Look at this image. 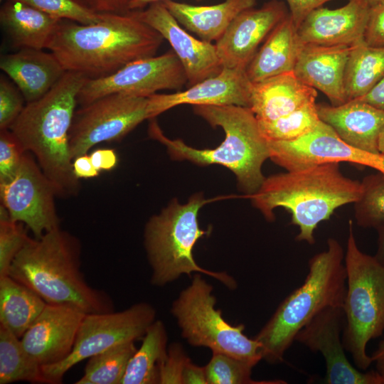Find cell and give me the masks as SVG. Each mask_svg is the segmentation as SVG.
Listing matches in <instances>:
<instances>
[{
  "instance_id": "6da1fadb",
  "label": "cell",
  "mask_w": 384,
  "mask_h": 384,
  "mask_svg": "<svg viewBox=\"0 0 384 384\" xmlns=\"http://www.w3.org/2000/svg\"><path fill=\"white\" fill-rule=\"evenodd\" d=\"M164 38L127 14H104L98 22L81 24L61 19L47 48L66 71L87 79L113 74L133 61L156 55Z\"/></svg>"
},
{
  "instance_id": "7a4b0ae2",
  "label": "cell",
  "mask_w": 384,
  "mask_h": 384,
  "mask_svg": "<svg viewBox=\"0 0 384 384\" xmlns=\"http://www.w3.org/2000/svg\"><path fill=\"white\" fill-rule=\"evenodd\" d=\"M80 252L78 239L58 227L40 238L29 237L8 275L47 304L70 306L86 314L114 311L110 297L86 282L80 270Z\"/></svg>"
},
{
  "instance_id": "3957f363",
  "label": "cell",
  "mask_w": 384,
  "mask_h": 384,
  "mask_svg": "<svg viewBox=\"0 0 384 384\" xmlns=\"http://www.w3.org/2000/svg\"><path fill=\"white\" fill-rule=\"evenodd\" d=\"M87 78L66 71L41 98L26 103L10 127L53 184L58 197L77 196L80 179L73 171L69 134L78 94Z\"/></svg>"
},
{
  "instance_id": "277c9868",
  "label": "cell",
  "mask_w": 384,
  "mask_h": 384,
  "mask_svg": "<svg viewBox=\"0 0 384 384\" xmlns=\"http://www.w3.org/2000/svg\"><path fill=\"white\" fill-rule=\"evenodd\" d=\"M338 164L325 163L272 175L248 197L268 221L274 220L276 208L287 210L291 223L299 228L296 240L313 245L317 225L329 220L338 208L354 203L362 193L361 182L343 176Z\"/></svg>"
},
{
  "instance_id": "5b68a950",
  "label": "cell",
  "mask_w": 384,
  "mask_h": 384,
  "mask_svg": "<svg viewBox=\"0 0 384 384\" xmlns=\"http://www.w3.org/2000/svg\"><path fill=\"white\" fill-rule=\"evenodd\" d=\"M194 112L213 127L225 133L223 142L214 149H196L181 139L165 136L154 118L148 132L151 138L166 146L170 156L198 165L220 164L233 172L238 186L248 196L256 193L266 177L262 172L270 159V141L262 133L250 108L236 105H195Z\"/></svg>"
},
{
  "instance_id": "8992f818",
  "label": "cell",
  "mask_w": 384,
  "mask_h": 384,
  "mask_svg": "<svg viewBox=\"0 0 384 384\" xmlns=\"http://www.w3.org/2000/svg\"><path fill=\"white\" fill-rule=\"evenodd\" d=\"M346 289L344 252L330 238L327 249L309 261L304 283L278 306L254 337L261 345L262 359L271 364L283 361L298 332L315 316L330 306H343Z\"/></svg>"
},
{
  "instance_id": "52a82bcc",
  "label": "cell",
  "mask_w": 384,
  "mask_h": 384,
  "mask_svg": "<svg viewBox=\"0 0 384 384\" xmlns=\"http://www.w3.org/2000/svg\"><path fill=\"white\" fill-rule=\"evenodd\" d=\"M206 203L201 193L193 195L185 204L174 200L146 224L144 243L152 285L163 287L195 272L210 276L230 289L237 287L235 279L227 272L204 269L193 257L196 243L209 233L200 228L198 220L199 210Z\"/></svg>"
},
{
  "instance_id": "ba28073f",
  "label": "cell",
  "mask_w": 384,
  "mask_h": 384,
  "mask_svg": "<svg viewBox=\"0 0 384 384\" xmlns=\"http://www.w3.org/2000/svg\"><path fill=\"white\" fill-rule=\"evenodd\" d=\"M344 265L346 289L342 340L356 366L366 370L373 363L366 352L367 345L384 331V265L375 256L361 251L351 220Z\"/></svg>"
},
{
  "instance_id": "9c48e42d",
  "label": "cell",
  "mask_w": 384,
  "mask_h": 384,
  "mask_svg": "<svg viewBox=\"0 0 384 384\" xmlns=\"http://www.w3.org/2000/svg\"><path fill=\"white\" fill-rule=\"evenodd\" d=\"M201 273H195L190 284L172 302L171 313L181 335L194 347L208 348L256 366L262 359L261 345L244 333L242 324L232 325L215 309L213 286Z\"/></svg>"
},
{
  "instance_id": "30bf717a",
  "label": "cell",
  "mask_w": 384,
  "mask_h": 384,
  "mask_svg": "<svg viewBox=\"0 0 384 384\" xmlns=\"http://www.w3.org/2000/svg\"><path fill=\"white\" fill-rule=\"evenodd\" d=\"M156 315L155 309L146 302L117 312L85 314L70 353L58 363L41 366L45 383H60L64 375L80 361L116 345L143 338Z\"/></svg>"
},
{
  "instance_id": "8fae6325",
  "label": "cell",
  "mask_w": 384,
  "mask_h": 384,
  "mask_svg": "<svg viewBox=\"0 0 384 384\" xmlns=\"http://www.w3.org/2000/svg\"><path fill=\"white\" fill-rule=\"evenodd\" d=\"M148 97L112 93L75 111L69 134L73 161L102 142L121 139L149 119Z\"/></svg>"
},
{
  "instance_id": "7c38bea8",
  "label": "cell",
  "mask_w": 384,
  "mask_h": 384,
  "mask_svg": "<svg viewBox=\"0 0 384 384\" xmlns=\"http://www.w3.org/2000/svg\"><path fill=\"white\" fill-rule=\"evenodd\" d=\"M188 84L185 70L173 50L139 59L113 74L87 79L78 96L80 106L112 93L149 97L163 90H180Z\"/></svg>"
},
{
  "instance_id": "4fadbf2b",
  "label": "cell",
  "mask_w": 384,
  "mask_h": 384,
  "mask_svg": "<svg viewBox=\"0 0 384 384\" xmlns=\"http://www.w3.org/2000/svg\"><path fill=\"white\" fill-rule=\"evenodd\" d=\"M0 196L10 218L23 223L34 238L60 227L55 188L31 153L24 154L15 176L0 186Z\"/></svg>"
},
{
  "instance_id": "5bb4252c",
  "label": "cell",
  "mask_w": 384,
  "mask_h": 384,
  "mask_svg": "<svg viewBox=\"0 0 384 384\" xmlns=\"http://www.w3.org/2000/svg\"><path fill=\"white\" fill-rule=\"evenodd\" d=\"M270 159L287 171L346 161L384 174V154L370 153L347 144L321 120L311 132L297 139L270 141Z\"/></svg>"
},
{
  "instance_id": "9a60e30c",
  "label": "cell",
  "mask_w": 384,
  "mask_h": 384,
  "mask_svg": "<svg viewBox=\"0 0 384 384\" xmlns=\"http://www.w3.org/2000/svg\"><path fill=\"white\" fill-rule=\"evenodd\" d=\"M344 323L342 306L328 307L298 332L294 341L323 356L326 368L325 383L382 384L376 370L363 373L348 361L341 336Z\"/></svg>"
},
{
  "instance_id": "2e32d148",
  "label": "cell",
  "mask_w": 384,
  "mask_h": 384,
  "mask_svg": "<svg viewBox=\"0 0 384 384\" xmlns=\"http://www.w3.org/2000/svg\"><path fill=\"white\" fill-rule=\"evenodd\" d=\"M130 12L158 31L170 43L185 70L188 87L215 76L223 70L215 44L190 35L162 1L152 3L146 9Z\"/></svg>"
},
{
  "instance_id": "e0dca14e",
  "label": "cell",
  "mask_w": 384,
  "mask_h": 384,
  "mask_svg": "<svg viewBox=\"0 0 384 384\" xmlns=\"http://www.w3.org/2000/svg\"><path fill=\"white\" fill-rule=\"evenodd\" d=\"M288 14L285 4L278 0L240 12L215 43L223 66L246 70L259 45Z\"/></svg>"
},
{
  "instance_id": "ac0fdd59",
  "label": "cell",
  "mask_w": 384,
  "mask_h": 384,
  "mask_svg": "<svg viewBox=\"0 0 384 384\" xmlns=\"http://www.w3.org/2000/svg\"><path fill=\"white\" fill-rule=\"evenodd\" d=\"M85 314L70 306L46 304L21 338L24 349L41 366L61 361L70 353Z\"/></svg>"
},
{
  "instance_id": "d6986e66",
  "label": "cell",
  "mask_w": 384,
  "mask_h": 384,
  "mask_svg": "<svg viewBox=\"0 0 384 384\" xmlns=\"http://www.w3.org/2000/svg\"><path fill=\"white\" fill-rule=\"evenodd\" d=\"M252 82L246 70L223 67L220 73L195 84L184 91L149 96V119L181 105L250 106Z\"/></svg>"
},
{
  "instance_id": "ffe728a7",
  "label": "cell",
  "mask_w": 384,
  "mask_h": 384,
  "mask_svg": "<svg viewBox=\"0 0 384 384\" xmlns=\"http://www.w3.org/2000/svg\"><path fill=\"white\" fill-rule=\"evenodd\" d=\"M369 10L366 0H348L334 9L319 7L298 27L299 38L303 44L351 46L364 40Z\"/></svg>"
},
{
  "instance_id": "44dd1931",
  "label": "cell",
  "mask_w": 384,
  "mask_h": 384,
  "mask_svg": "<svg viewBox=\"0 0 384 384\" xmlns=\"http://www.w3.org/2000/svg\"><path fill=\"white\" fill-rule=\"evenodd\" d=\"M350 48L348 46L304 44L294 73L302 82L324 93L332 105L343 104L347 102L344 75Z\"/></svg>"
},
{
  "instance_id": "7402d4cb",
  "label": "cell",
  "mask_w": 384,
  "mask_h": 384,
  "mask_svg": "<svg viewBox=\"0 0 384 384\" xmlns=\"http://www.w3.org/2000/svg\"><path fill=\"white\" fill-rule=\"evenodd\" d=\"M319 119L347 144L380 154L378 140L384 127V111L358 99L340 105L316 104Z\"/></svg>"
},
{
  "instance_id": "603a6c76",
  "label": "cell",
  "mask_w": 384,
  "mask_h": 384,
  "mask_svg": "<svg viewBox=\"0 0 384 384\" xmlns=\"http://www.w3.org/2000/svg\"><path fill=\"white\" fill-rule=\"evenodd\" d=\"M0 68L18 87L26 103L44 96L66 73L51 52L33 48L1 55Z\"/></svg>"
},
{
  "instance_id": "cb8c5ba5",
  "label": "cell",
  "mask_w": 384,
  "mask_h": 384,
  "mask_svg": "<svg viewBox=\"0 0 384 384\" xmlns=\"http://www.w3.org/2000/svg\"><path fill=\"white\" fill-rule=\"evenodd\" d=\"M316 95L292 71L252 82L250 108L258 122H271L315 102Z\"/></svg>"
},
{
  "instance_id": "d4e9b609",
  "label": "cell",
  "mask_w": 384,
  "mask_h": 384,
  "mask_svg": "<svg viewBox=\"0 0 384 384\" xmlns=\"http://www.w3.org/2000/svg\"><path fill=\"white\" fill-rule=\"evenodd\" d=\"M301 42L289 14L272 31L246 68L251 82L294 71Z\"/></svg>"
},
{
  "instance_id": "484cf974",
  "label": "cell",
  "mask_w": 384,
  "mask_h": 384,
  "mask_svg": "<svg viewBox=\"0 0 384 384\" xmlns=\"http://www.w3.org/2000/svg\"><path fill=\"white\" fill-rule=\"evenodd\" d=\"M162 2L181 25L201 40L210 43L219 40L240 12L256 4V0H224L210 6H195L173 0Z\"/></svg>"
},
{
  "instance_id": "4316f807",
  "label": "cell",
  "mask_w": 384,
  "mask_h": 384,
  "mask_svg": "<svg viewBox=\"0 0 384 384\" xmlns=\"http://www.w3.org/2000/svg\"><path fill=\"white\" fill-rule=\"evenodd\" d=\"M61 19L27 4L7 0L0 9V22L15 48L42 50Z\"/></svg>"
},
{
  "instance_id": "83f0119b",
  "label": "cell",
  "mask_w": 384,
  "mask_h": 384,
  "mask_svg": "<svg viewBox=\"0 0 384 384\" xmlns=\"http://www.w3.org/2000/svg\"><path fill=\"white\" fill-rule=\"evenodd\" d=\"M46 302L10 276L0 277V326L21 338L38 318Z\"/></svg>"
},
{
  "instance_id": "f1b7e54d",
  "label": "cell",
  "mask_w": 384,
  "mask_h": 384,
  "mask_svg": "<svg viewBox=\"0 0 384 384\" xmlns=\"http://www.w3.org/2000/svg\"><path fill=\"white\" fill-rule=\"evenodd\" d=\"M383 78L384 46H371L364 40L351 46L344 75L347 101L364 96Z\"/></svg>"
},
{
  "instance_id": "f546056e",
  "label": "cell",
  "mask_w": 384,
  "mask_h": 384,
  "mask_svg": "<svg viewBox=\"0 0 384 384\" xmlns=\"http://www.w3.org/2000/svg\"><path fill=\"white\" fill-rule=\"evenodd\" d=\"M167 343L165 325L156 319L130 359L121 384H159V366L167 355Z\"/></svg>"
},
{
  "instance_id": "4dcf8cb0",
  "label": "cell",
  "mask_w": 384,
  "mask_h": 384,
  "mask_svg": "<svg viewBox=\"0 0 384 384\" xmlns=\"http://www.w3.org/2000/svg\"><path fill=\"white\" fill-rule=\"evenodd\" d=\"M45 380L41 366L24 349L21 338L0 326V384Z\"/></svg>"
},
{
  "instance_id": "1f68e13d",
  "label": "cell",
  "mask_w": 384,
  "mask_h": 384,
  "mask_svg": "<svg viewBox=\"0 0 384 384\" xmlns=\"http://www.w3.org/2000/svg\"><path fill=\"white\" fill-rule=\"evenodd\" d=\"M135 341L116 345L88 358L76 384H121L127 365L137 351Z\"/></svg>"
},
{
  "instance_id": "d6a6232c",
  "label": "cell",
  "mask_w": 384,
  "mask_h": 384,
  "mask_svg": "<svg viewBox=\"0 0 384 384\" xmlns=\"http://www.w3.org/2000/svg\"><path fill=\"white\" fill-rule=\"evenodd\" d=\"M320 121L316 104L311 102L275 120L258 123L269 141H292L311 132Z\"/></svg>"
},
{
  "instance_id": "836d02e7",
  "label": "cell",
  "mask_w": 384,
  "mask_h": 384,
  "mask_svg": "<svg viewBox=\"0 0 384 384\" xmlns=\"http://www.w3.org/2000/svg\"><path fill=\"white\" fill-rule=\"evenodd\" d=\"M255 366L230 355L212 352L205 366L208 384H283L282 380L256 381L252 379Z\"/></svg>"
},
{
  "instance_id": "e575fe53",
  "label": "cell",
  "mask_w": 384,
  "mask_h": 384,
  "mask_svg": "<svg viewBox=\"0 0 384 384\" xmlns=\"http://www.w3.org/2000/svg\"><path fill=\"white\" fill-rule=\"evenodd\" d=\"M361 185V195L354 203L355 218L361 227L377 229L384 224V174L368 175Z\"/></svg>"
},
{
  "instance_id": "d590c367",
  "label": "cell",
  "mask_w": 384,
  "mask_h": 384,
  "mask_svg": "<svg viewBox=\"0 0 384 384\" xmlns=\"http://www.w3.org/2000/svg\"><path fill=\"white\" fill-rule=\"evenodd\" d=\"M27 227L13 221L6 208L0 206V277L7 276L11 265L29 238Z\"/></svg>"
},
{
  "instance_id": "8d00e7d4",
  "label": "cell",
  "mask_w": 384,
  "mask_h": 384,
  "mask_svg": "<svg viewBox=\"0 0 384 384\" xmlns=\"http://www.w3.org/2000/svg\"><path fill=\"white\" fill-rule=\"evenodd\" d=\"M32 6L58 19L73 21L81 24L100 21L104 14H97L82 7L74 0H15Z\"/></svg>"
},
{
  "instance_id": "74e56055",
  "label": "cell",
  "mask_w": 384,
  "mask_h": 384,
  "mask_svg": "<svg viewBox=\"0 0 384 384\" xmlns=\"http://www.w3.org/2000/svg\"><path fill=\"white\" fill-rule=\"evenodd\" d=\"M26 152L10 129L0 130V186L15 176Z\"/></svg>"
},
{
  "instance_id": "f35d334b",
  "label": "cell",
  "mask_w": 384,
  "mask_h": 384,
  "mask_svg": "<svg viewBox=\"0 0 384 384\" xmlns=\"http://www.w3.org/2000/svg\"><path fill=\"white\" fill-rule=\"evenodd\" d=\"M25 99L20 90L4 76L0 78V130L9 129L23 109Z\"/></svg>"
},
{
  "instance_id": "ab89813d",
  "label": "cell",
  "mask_w": 384,
  "mask_h": 384,
  "mask_svg": "<svg viewBox=\"0 0 384 384\" xmlns=\"http://www.w3.org/2000/svg\"><path fill=\"white\" fill-rule=\"evenodd\" d=\"M189 358L180 344L170 346L166 358L159 366V384H181L183 370Z\"/></svg>"
},
{
  "instance_id": "60d3db41",
  "label": "cell",
  "mask_w": 384,
  "mask_h": 384,
  "mask_svg": "<svg viewBox=\"0 0 384 384\" xmlns=\"http://www.w3.org/2000/svg\"><path fill=\"white\" fill-rule=\"evenodd\" d=\"M364 41L371 46H384V3L370 7Z\"/></svg>"
},
{
  "instance_id": "b9f144b4",
  "label": "cell",
  "mask_w": 384,
  "mask_h": 384,
  "mask_svg": "<svg viewBox=\"0 0 384 384\" xmlns=\"http://www.w3.org/2000/svg\"><path fill=\"white\" fill-rule=\"evenodd\" d=\"M86 9L97 14H127L132 0H74Z\"/></svg>"
},
{
  "instance_id": "7bdbcfd3",
  "label": "cell",
  "mask_w": 384,
  "mask_h": 384,
  "mask_svg": "<svg viewBox=\"0 0 384 384\" xmlns=\"http://www.w3.org/2000/svg\"><path fill=\"white\" fill-rule=\"evenodd\" d=\"M289 8V15L298 28L304 18L314 9L331 0H286Z\"/></svg>"
},
{
  "instance_id": "ee69618b",
  "label": "cell",
  "mask_w": 384,
  "mask_h": 384,
  "mask_svg": "<svg viewBox=\"0 0 384 384\" xmlns=\"http://www.w3.org/2000/svg\"><path fill=\"white\" fill-rule=\"evenodd\" d=\"M89 155L93 166L100 173L113 169L118 162L117 154L112 149H97Z\"/></svg>"
},
{
  "instance_id": "f6af8a7d",
  "label": "cell",
  "mask_w": 384,
  "mask_h": 384,
  "mask_svg": "<svg viewBox=\"0 0 384 384\" xmlns=\"http://www.w3.org/2000/svg\"><path fill=\"white\" fill-rule=\"evenodd\" d=\"M181 384H208L205 366H198L189 358L183 370Z\"/></svg>"
},
{
  "instance_id": "bcb514c9",
  "label": "cell",
  "mask_w": 384,
  "mask_h": 384,
  "mask_svg": "<svg viewBox=\"0 0 384 384\" xmlns=\"http://www.w3.org/2000/svg\"><path fill=\"white\" fill-rule=\"evenodd\" d=\"M73 167L75 176L79 179L94 178L100 174L93 166L88 153L76 157L73 161Z\"/></svg>"
},
{
  "instance_id": "7dc6e473",
  "label": "cell",
  "mask_w": 384,
  "mask_h": 384,
  "mask_svg": "<svg viewBox=\"0 0 384 384\" xmlns=\"http://www.w3.org/2000/svg\"><path fill=\"white\" fill-rule=\"evenodd\" d=\"M358 100L384 111V78L370 91Z\"/></svg>"
},
{
  "instance_id": "c3c4849f",
  "label": "cell",
  "mask_w": 384,
  "mask_h": 384,
  "mask_svg": "<svg viewBox=\"0 0 384 384\" xmlns=\"http://www.w3.org/2000/svg\"><path fill=\"white\" fill-rule=\"evenodd\" d=\"M378 233V250L375 255L377 260L384 265V224L377 229Z\"/></svg>"
},
{
  "instance_id": "681fc988",
  "label": "cell",
  "mask_w": 384,
  "mask_h": 384,
  "mask_svg": "<svg viewBox=\"0 0 384 384\" xmlns=\"http://www.w3.org/2000/svg\"><path fill=\"white\" fill-rule=\"evenodd\" d=\"M164 0H132L129 5V11L140 10L149 4Z\"/></svg>"
},
{
  "instance_id": "f907efd6",
  "label": "cell",
  "mask_w": 384,
  "mask_h": 384,
  "mask_svg": "<svg viewBox=\"0 0 384 384\" xmlns=\"http://www.w3.org/2000/svg\"><path fill=\"white\" fill-rule=\"evenodd\" d=\"M371 360L373 362H375L377 360L384 358V339L381 340L376 350L370 356Z\"/></svg>"
},
{
  "instance_id": "816d5d0a",
  "label": "cell",
  "mask_w": 384,
  "mask_h": 384,
  "mask_svg": "<svg viewBox=\"0 0 384 384\" xmlns=\"http://www.w3.org/2000/svg\"><path fill=\"white\" fill-rule=\"evenodd\" d=\"M376 363V371L380 377L382 384H384V358L375 361Z\"/></svg>"
},
{
  "instance_id": "f5cc1de1",
  "label": "cell",
  "mask_w": 384,
  "mask_h": 384,
  "mask_svg": "<svg viewBox=\"0 0 384 384\" xmlns=\"http://www.w3.org/2000/svg\"><path fill=\"white\" fill-rule=\"evenodd\" d=\"M378 149H379L380 153L384 154V127L382 129L380 137H379Z\"/></svg>"
},
{
  "instance_id": "db71d44e",
  "label": "cell",
  "mask_w": 384,
  "mask_h": 384,
  "mask_svg": "<svg viewBox=\"0 0 384 384\" xmlns=\"http://www.w3.org/2000/svg\"><path fill=\"white\" fill-rule=\"evenodd\" d=\"M370 7L384 3V0H366Z\"/></svg>"
},
{
  "instance_id": "11a10c76",
  "label": "cell",
  "mask_w": 384,
  "mask_h": 384,
  "mask_svg": "<svg viewBox=\"0 0 384 384\" xmlns=\"http://www.w3.org/2000/svg\"><path fill=\"white\" fill-rule=\"evenodd\" d=\"M1 1H2V0H1Z\"/></svg>"
}]
</instances>
